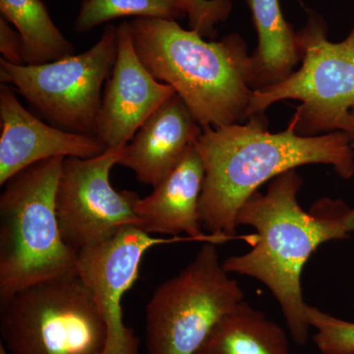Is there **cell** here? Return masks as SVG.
Masks as SVG:
<instances>
[{
    "instance_id": "6da1fadb",
    "label": "cell",
    "mask_w": 354,
    "mask_h": 354,
    "mask_svg": "<svg viewBox=\"0 0 354 354\" xmlns=\"http://www.w3.org/2000/svg\"><path fill=\"white\" fill-rule=\"evenodd\" d=\"M301 176L295 169L274 177L267 192H254L236 216L237 227L256 230L252 249L223 261L228 274H242L264 283L279 302L290 334L299 346L309 339L301 274L305 264L322 244L354 232V207L324 197L304 211L298 202Z\"/></svg>"
},
{
    "instance_id": "7a4b0ae2",
    "label": "cell",
    "mask_w": 354,
    "mask_h": 354,
    "mask_svg": "<svg viewBox=\"0 0 354 354\" xmlns=\"http://www.w3.org/2000/svg\"><path fill=\"white\" fill-rule=\"evenodd\" d=\"M268 125L265 113L254 114L244 124L204 128L195 143L206 171L199 216L208 234L235 239L244 202L263 184L290 169L327 165L342 178L354 176L353 138L348 133L300 136L290 125L277 133Z\"/></svg>"
},
{
    "instance_id": "3957f363",
    "label": "cell",
    "mask_w": 354,
    "mask_h": 354,
    "mask_svg": "<svg viewBox=\"0 0 354 354\" xmlns=\"http://www.w3.org/2000/svg\"><path fill=\"white\" fill-rule=\"evenodd\" d=\"M129 25L140 60L176 90L202 129L247 120L252 64L239 34L207 41L174 20L135 18Z\"/></svg>"
},
{
    "instance_id": "277c9868",
    "label": "cell",
    "mask_w": 354,
    "mask_h": 354,
    "mask_svg": "<svg viewBox=\"0 0 354 354\" xmlns=\"http://www.w3.org/2000/svg\"><path fill=\"white\" fill-rule=\"evenodd\" d=\"M65 158H51L11 177L0 196V304L46 279L77 272L65 243L55 196Z\"/></svg>"
},
{
    "instance_id": "5b68a950",
    "label": "cell",
    "mask_w": 354,
    "mask_h": 354,
    "mask_svg": "<svg viewBox=\"0 0 354 354\" xmlns=\"http://www.w3.org/2000/svg\"><path fill=\"white\" fill-rule=\"evenodd\" d=\"M297 34L301 66L283 82L254 91L247 120L276 102L295 100L300 104L288 125L297 135L342 131L354 140V27L344 41L332 43L322 16L308 10Z\"/></svg>"
},
{
    "instance_id": "8992f818",
    "label": "cell",
    "mask_w": 354,
    "mask_h": 354,
    "mask_svg": "<svg viewBox=\"0 0 354 354\" xmlns=\"http://www.w3.org/2000/svg\"><path fill=\"white\" fill-rule=\"evenodd\" d=\"M8 354H104L108 327L78 272L39 281L0 304Z\"/></svg>"
},
{
    "instance_id": "52a82bcc",
    "label": "cell",
    "mask_w": 354,
    "mask_h": 354,
    "mask_svg": "<svg viewBox=\"0 0 354 354\" xmlns=\"http://www.w3.org/2000/svg\"><path fill=\"white\" fill-rule=\"evenodd\" d=\"M244 301L223 269L216 244L203 242L194 259L153 291L146 306V354H195L227 314Z\"/></svg>"
},
{
    "instance_id": "ba28073f",
    "label": "cell",
    "mask_w": 354,
    "mask_h": 354,
    "mask_svg": "<svg viewBox=\"0 0 354 354\" xmlns=\"http://www.w3.org/2000/svg\"><path fill=\"white\" fill-rule=\"evenodd\" d=\"M118 27L106 25L99 41L80 55L37 65L0 59V80L11 85L57 127L95 135L102 86L118 55Z\"/></svg>"
},
{
    "instance_id": "9c48e42d",
    "label": "cell",
    "mask_w": 354,
    "mask_h": 354,
    "mask_svg": "<svg viewBox=\"0 0 354 354\" xmlns=\"http://www.w3.org/2000/svg\"><path fill=\"white\" fill-rule=\"evenodd\" d=\"M123 148L106 149L95 158H64L55 206L62 239L77 253L109 241L125 227L139 228L135 207L141 197L114 189L109 180Z\"/></svg>"
},
{
    "instance_id": "30bf717a",
    "label": "cell",
    "mask_w": 354,
    "mask_h": 354,
    "mask_svg": "<svg viewBox=\"0 0 354 354\" xmlns=\"http://www.w3.org/2000/svg\"><path fill=\"white\" fill-rule=\"evenodd\" d=\"M189 241V237H153L128 227L108 241L79 251L77 272L92 291L108 327L104 354H139L140 339L123 322V295L138 279L149 249Z\"/></svg>"
},
{
    "instance_id": "8fae6325",
    "label": "cell",
    "mask_w": 354,
    "mask_h": 354,
    "mask_svg": "<svg viewBox=\"0 0 354 354\" xmlns=\"http://www.w3.org/2000/svg\"><path fill=\"white\" fill-rule=\"evenodd\" d=\"M118 55L102 93L95 135L106 149L120 150L176 90L160 82L135 50L129 22L118 27Z\"/></svg>"
},
{
    "instance_id": "7c38bea8",
    "label": "cell",
    "mask_w": 354,
    "mask_h": 354,
    "mask_svg": "<svg viewBox=\"0 0 354 354\" xmlns=\"http://www.w3.org/2000/svg\"><path fill=\"white\" fill-rule=\"evenodd\" d=\"M0 185L23 169L51 158H90L106 147L95 135L50 127L20 104L6 84L0 87Z\"/></svg>"
},
{
    "instance_id": "4fadbf2b",
    "label": "cell",
    "mask_w": 354,
    "mask_h": 354,
    "mask_svg": "<svg viewBox=\"0 0 354 354\" xmlns=\"http://www.w3.org/2000/svg\"><path fill=\"white\" fill-rule=\"evenodd\" d=\"M205 165L196 144L189 147L178 164L153 187L149 196L140 198L135 212L140 230L149 234H186L193 241L223 244L225 235L206 234L199 216V202L205 180Z\"/></svg>"
},
{
    "instance_id": "5bb4252c",
    "label": "cell",
    "mask_w": 354,
    "mask_h": 354,
    "mask_svg": "<svg viewBox=\"0 0 354 354\" xmlns=\"http://www.w3.org/2000/svg\"><path fill=\"white\" fill-rule=\"evenodd\" d=\"M201 125L178 95L164 102L123 148L118 165L139 183L156 187L202 134Z\"/></svg>"
},
{
    "instance_id": "9a60e30c",
    "label": "cell",
    "mask_w": 354,
    "mask_h": 354,
    "mask_svg": "<svg viewBox=\"0 0 354 354\" xmlns=\"http://www.w3.org/2000/svg\"><path fill=\"white\" fill-rule=\"evenodd\" d=\"M258 36L251 55L253 91L283 82L295 71L302 55L297 32L283 17L279 0H245Z\"/></svg>"
},
{
    "instance_id": "2e32d148",
    "label": "cell",
    "mask_w": 354,
    "mask_h": 354,
    "mask_svg": "<svg viewBox=\"0 0 354 354\" xmlns=\"http://www.w3.org/2000/svg\"><path fill=\"white\" fill-rule=\"evenodd\" d=\"M195 354H292L285 330L242 301L216 324Z\"/></svg>"
},
{
    "instance_id": "e0dca14e",
    "label": "cell",
    "mask_w": 354,
    "mask_h": 354,
    "mask_svg": "<svg viewBox=\"0 0 354 354\" xmlns=\"http://www.w3.org/2000/svg\"><path fill=\"white\" fill-rule=\"evenodd\" d=\"M1 17L12 24L24 44L27 65L48 64L74 55L41 0H0Z\"/></svg>"
},
{
    "instance_id": "ac0fdd59",
    "label": "cell",
    "mask_w": 354,
    "mask_h": 354,
    "mask_svg": "<svg viewBox=\"0 0 354 354\" xmlns=\"http://www.w3.org/2000/svg\"><path fill=\"white\" fill-rule=\"evenodd\" d=\"M174 20L185 17L181 0H83L74 29L88 32L121 17Z\"/></svg>"
},
{
    "instance_id": "d6986e66",
    "label": "cell",
    "mask_w": 354,
    "mask_h": 354,
    "mask_svg": "<svg viewBox=\"0 0 354 354\" xmlns=\"http://www.w3.org/2000/svg\"><path fill=\"white\" fill-rule=\"evenodd\" d=\"M310 327L316 330L313 341L322 354H354V323L342 320L306 304Z\"/></svg>"
},
{
    "instance_id": "ffe728a7",
    "label": "cell",
    "mask_w": 354,
    "mask_h": 354,
    "mask_svg": "<svg viewBox=\"0 0 354 354\" xmlns=\"http://www.w3.org/2000/svg\"><path fill=\"white\" fill-rule=\"evenodd\" d=\"M189 20L190 30L203 38L215 39L216 26L227 19L232 12L230 0H181Z\"/></svg>"
},
{
    "instance_id": "44dd1931",
    "label": "cell",
    "mask_w": 354,
    "mask_h": 354,
    "mask_svg": "<svg viewBox=\"0 0 354 354\" xmlns=\"http://www.w3.org/2000/svg\"><path fill=\"white\" fill-rule=\"evenodd\" d=\"M0 53L2 59L14 65L24 62V44L18 32L14 31L9 23L0 18Z\"/></svg>"
},
{
    "instance_id": "7402d4cb",
    "label": "cell",
    "mask_w": 354,
    "mask_h": 354,
    "mask_svg": "<svg viewBox=\"0 0 354 354\" xmlns=\"http://www.w3.org/2000/svg\"><path fill=\"white\" fill-rule=\"evenodd\" d=\"M0 354H8L2 344H0Z\"/></svg>"
},
{
    "instance_id": "603a6c76",
    "label": "cell",
    "mask_w": 354,
    "mask_h": 354,
    "mask_svg": "<svg viewBox=\"0 0 354 354\" xmlns=\"http://www.w3.org/2000/svg\"><path fill=\"white\" fill-rule=\"evenodd\" d=\"M351 113H353V115L354 116V109H353V111H351ZM351 145H353V148L354 149V140L351 142Z\"/></svg>"
}]
</instances>
